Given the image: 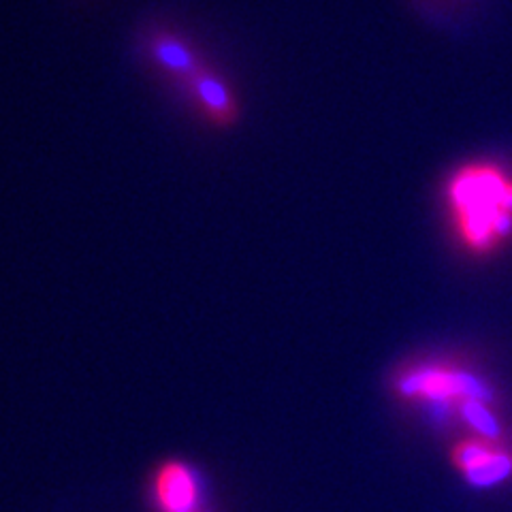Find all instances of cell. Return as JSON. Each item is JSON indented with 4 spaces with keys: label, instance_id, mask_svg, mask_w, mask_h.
Returning <instances> with one entry per match:
<instances>
[{
    "label": "cell",
    "instance_id": "cell-8",
    "mask_svg": "<svg viewBox=\"0 0 512 512\" xmlns=\"http://www.w3.org/2000/svg\"><path fill=\"white\" fill-rule=\"evenodd\" d=\"M495 451H500L495 446L493 440L487 438H472V440H463L453 448V463L461 470V474L474 468L476 463H480L483 459H487L489 455H493Z\"/></svg>",
    "mask_w": 512,
    "mask_h": 512
},
{
    "label": "cell",
    "instance_id": "cell-3",
    "mask_svg": "<svg viewBox=\"0 0 512 512\" xmlns=\"http://www.w3.org/2000/svg\"><path fill=\"white\" fill-rule=\"evenodd\" d=\"M201 478L186 463L171 461L154 480V498L160 512H199Z\"/></svg>",
    "mask_w": 512,
    "mask_h": 512
},
{
    "label": "cell",
    "instance_id": "cell-5",
    "mask_svg": "<svg viewBox=\"0 0 512 512\" xmlns=\"http://www.w3.org/2000/svg\"><path fill=\"white\" fill-rule=\"evenodd\" d=\"M150 56L160 71L169 73L184 84H190L203 69V64L190 43L178 35H169V32H160V35L152 39Z\"/></svg>",
    "mask_w": 512,
    "mask_h": 512
},
{
    "label": "cell",
    "instance_id": "cell-4",
    "mask_svg": "<svg viewBox=\"0 0 512 512\" xmlns=\"http://www.w3.org/2000/svg\"><path fill=\"white\" fill-rule=\"evenodd\" d=\"M190 96L195 99L203 116L216 126H229L237 118V101L233 90L220 75L203 67L188 84Z\"/></svg>",
    "mask_w": 512,
    "mask_h": 512
},
{
    "label": "cell",
    "instance_id": "cell-6",
    "mask_svg": "<svg viewBox=\"0 0 512 512\" xmlns=\"http://www.w3.org/2000/svg\"><path fill=\"white\" fill-rule=\"evenodd\" d=\"M510 474H512V455H508L504 451H495L487 459L476 463L474 468L463 472L468 483L478 489L500 485Z\"/></svg>",
    "mask_w": 512,
    "mask_h": 512
},
{
    "label": "cell",
    "instance_id": "cell-2",
    "mask_svg": "<svg viewBox=\"0 0 512 512\" xmlns=\"http://www.w3.org/2000/svg\"><path fill=\"white\" fill-rule=\"evenodd\" d=\"M397 391L406 397H436L446 399L453 395H461L463 399H478V402H489L493 397L483 380H478L466 372L440 370V367H423V370H412L397 380Z\"/></svg>",
    "mask_w": 512,
    "mask_h": 512
},
{
    "label": "cell",
    "instance_id": "cell-1",
    "mask_svg": "<svg viewBox=\"0 0 512 512\" xmlns=\"http://www.w3.org/2000/svg\"><path fill=\"white\" fill-rule=\"evenodd\" d=\"M459 233L472 250L487 252L512 235V180L493 165L461 169L448 184Z\"/></svg>",
    "mask_w": 512,
    "mask_h": 512
},
{
    "label": "cell",
    "instance_id": "cell-7",
    "mask_svg": "<svg viewBox=\"0 0 512 512\" xmlns=\"http://www.w3.org/2000/svg\"><path fill=\"white\" fill-rule=\"evenodd\" d=\"M463 421L468 425H472L480 438L487 440H498L502 429H500V421L495 419L493 412L487 408L485 402H478V399H463L461 408H459Z\"/></svg>",
    "mask_w": 512,
    "mask_h": 512
}]
</instances>
